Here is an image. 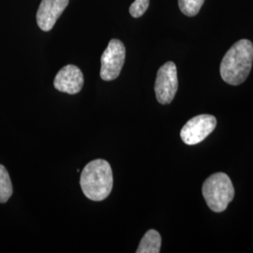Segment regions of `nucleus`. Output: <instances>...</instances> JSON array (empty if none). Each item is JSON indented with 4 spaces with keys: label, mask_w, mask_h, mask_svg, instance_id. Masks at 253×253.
Returning a JSON list of instances; mask_svg holds the SVG:
<instances>
[{
    "label": "nucleus",
    "mask_w": 253,
    "mask_h": 253,
    "mask_svg": "<svg viewBox=\"0 0 253 253\" xmlns=\"http://www.w3.org/2000/svg\"><path fill=\"white\" fill-rule=\"evenodd\" d=\"M253 63V44L249 40H241L232 46L220 64L222 80L238 85L246 81L252 71Z\"/></svg>",
    "instance_id": "1"
},
{
    "label": "nucleus",
    "mask_w": 253,
    "mask_h": 253,
    "mask_svg": "<svg viewBox=\"0 0 253 253\" xmlns=\"http://www.w3.org/2000/svg\"><path fill=\"white\" fill-rule=\"evenodd\" d=\"M113 171L108 162L95 160L85 165L81 173L80 185L84 194L92 201L106 199L113 190Z\"/></svg>",
    "instance_id": "2"
},
{
    "label": "nucleus",
    "mask_w": 253,
    "mask_h": 253,
    "mask_svg": "<svg viewBox=\"0 0 253 253\" xmlns=\"http://www.w3.org/2000/svg\"><path fill=\"white\" fill-rule=\"evenodd\" d=\"M203 195L208 208L214 212H223L235 197V188L224 172H216L203 185Z\"/></svg>",
    "instance_id": "3"
},
{
    "label": "nucleus",
    "mask_w": 253,
    "mask_h": 253,
    "mask_svg": "<svg viewBox=\"0 0 253 253\" xmlns=\"http://www.w3.org/2000/svg\"><path fill=\"white\" fill-rule=\"evenodd\" d=\"M126 48L123 42L117 39L110 41L107 48L100 58V77L104 81L117 79L125 63Z\"/></svg>",
    "instance_id": "4"
},
{
    "label": "nucleus",
    "mask_w": 253,
    "mask_h": 253,
    "mask_svg": "<svg viewBox=\"0 0 253 253\" xmlns=\"http://www.w3.org/2000/svg\"><path fill=\"white\" fill-rule=\"evenodd\" d=\"M178 88L177 70L175 64L169 61L163 65L157 74L155 93L161 104H169L173 100Z\"/></svg>",
    "instance_id": "5"
},
{
    "label": "nucleus",
    "mask_w": 253,
    "mask_h": 253,
    "mask_svg": "<svg viewBox=\"0 0 253 253\" xmlns=\"http://www.w3.org/2000/svg\"><path fill=\"white\" fill-rule=\"evenodd\" d=\"M217 119L211 115H200L190 119L182 127L180 137L188 145L203 142L216 128Z\"/></svg>",
    "instance_id": "6"
},
{
    "label": "nucleus",
    "mask_w": 253,
    "mask_h": 253,
    "mask_svg": "<svg viewBox=\"0 0 253 253\" xmlns=\"http://www.w3.org/2000/svg\"><path fill=\"white\" fill-rule=\"evenodd\" d=\"M70 0H42L37 11V24L43 31H50L63 13Z\"/></svg>",
    "instance_id": "7"
},
{
    "label": "nucleus",
    "mask_w": 253,
    "mask_h": 253,
    "mask_svg": "<svg viewBox=\"0 0 253 253\" xmlns=\"http://www.w3.org/2000/svg\"><path fill=\"white\" fill-rule=\"evenodd\" d=\"M84 85V75L81 70L74 65H67L63 67L54 80V86L56 90L77 94L82 90Z\"/></svg>",
    "instance_id": "8"
},
{
    "label": "nucleus",
    "mask_w": 253,
    "mask_h": 253,
    "mask_svg": "<svg viewBox=\"0 0 253 253\" xmlns=\"http://www.w3.org/2000/svg\"><path fill=\"white\" fill-rule=\"evenodd\" d=\"M162 247V237L158 231L149 230L142 238L137 253H159Z\"/></svg>",
    "instance_id": "9"
},
{
    "label": "nucleus",
    "mask_w": 253,
    "mask_h": 253,
    "mask_svg": "<svg viewBox=\"0 0 253 253\" xmlns=\"http://www.w3.org/2000/svg\"><path fill=\"white\" fill-rule=\"evenodd\" d=\"M12 184L7 169L0 164V203H6L12 195Z\"/></svg>",
    "instance_id": "10"
},
{
    "label": "nucleus",
    "mask_w": 253,
    "mask_h": 253,
    "mask_svg": "<svg viewBox=\"0 0 253 253\" xmlns=\"http://www.w3.org/2000/svg\"><path fill=\"white\" fill-rule=\"evenodd\" d=\"M205 0H178V6L182 13L189 17H193L199 13Z\"/></svg>",
    "instance_id": "11"
},
{
    "label": "nucleus",
    "mask_w": 253,
    "mask_h": 253,
    "mask_svg": "<svg viewBox=\"0 0 253 253\" xmlns=\"http://www.w3.org/2000/svg\"><path fill=\"white\" fill-rule=\"evenodd\" d=\"M149 7V0H135L129 7V13L133 18L144 15Z\"/></svg>",
    "instance_id": "12"
}]
</instances>
